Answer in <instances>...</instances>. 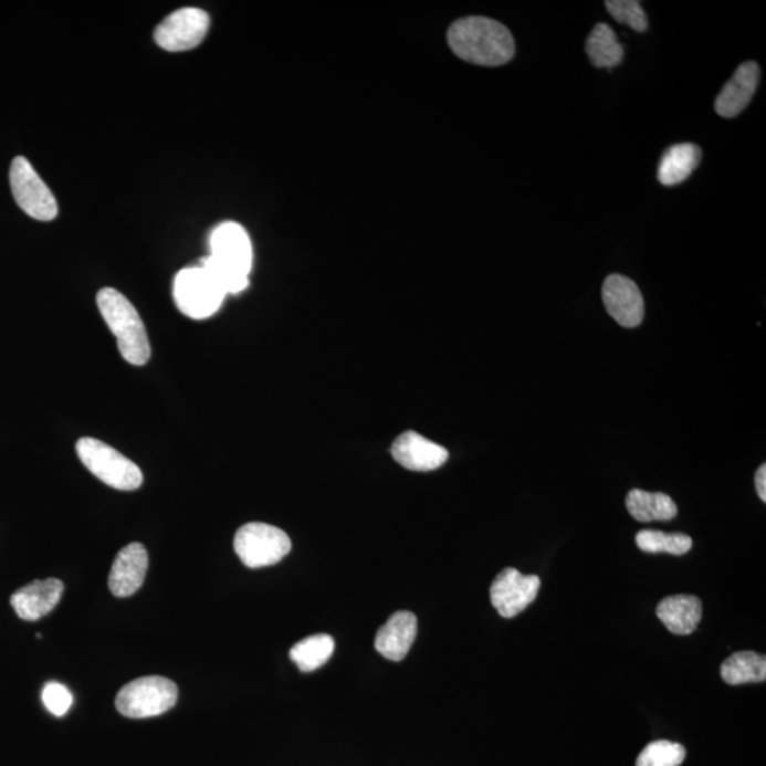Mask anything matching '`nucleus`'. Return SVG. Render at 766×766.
I'll use <instances>...</instances> for the list:
<instances>
[{
    "mask_svg": "<svg viewBox=\"0 0 766 766\" xmlns=\"http://www.w3.org/2000/svg\"><path fill=\"white\" fill-rule=\"evenodd\" d=\"M448 42L455 56L478 66L497 67L515 54L513 34L500 22L483 17L455 20L448 32Z\"/></svg>",
    "mask_w": 766,
    "mask_h": 766,
    "instance_id": "f257e3e1",
    "label": "nucleus"
},
{
    "mask_svg": "<svg viewBox=\"0 0 766 766\" xmlns=\"http://www.w3.org/2000/svg\"><path fill=\"white\" fill-rule=\"evenodd\" d=\"M253 249L246 229L237 222L220 224L210 237V255L202 264L217 277L227 294L249 287Z\"/></svg>",
    "mask_w": 766,
    "mask_h": 766,
    "instance_id": "f03ea898",
    "label": "nucleus"
},
{
    "mask_svg": "<svg viewBox=\"0 0 766 766\" xmlns=\"http://www.w3.org/2000/svg\"><path fill=\"white\" fill-rule=\"evenodd\" d=\"M97 305L105 324L117 338L123 358L135 367L147 364L151 358V344L134 304L117 290L105 287L97 294Z\"/></svg>",
    "mask_w": 766,
    "mask_h": 766,
    "instance_id": "7ed1b4c3",
    "label": "nucleus"
},
{
    "mask_svg": "<svg viewBox=\"0 0 766 766\" xmlns=\"http://www.w3.org/2000/svg\"><path fill=\"white\" fill-rule=\"evenodd\" d=\"M76 450L84 468L109 487L122 492H134L141 487V469L112 445L98 439L82 438Z\"/></svg>",
    "mask_w": 766,
    "mask_h": 766,
    "instance_id": "20e7f679",
    "label": "nucleus"
},
{
    "mask_svg": "<svg viewBox=\"0 0 766 766\" xmlns=\"http://www.w3.org/2000/svg\"><path fill=\"white\" fill-rule=\"evenodd\" d=\"M222 285L203 264L180 270L174 282V298L179 312L193 319L212 317L227 297Z\"/></svg>",
    "mask_w": 766,
    "mask_h": 766,
    "instance_id": "39448f33",
    "label": "nucleus"
},
{
    "mask_svg": "<svg viewBox=\"0 0 766 766\" xmlns=\"http://www.w3.org/2000/svg\"><path fill=\"white\" fill-rule=\"evenodd\" d=\"M177 701L178 688L172 680L149 675L124 685L115 699V707L124 717L151 718L172 710Z\"/></svg>",
    "mask_w": 766,
    "mask_h": 766,
    "instance_id": "423d86ee",
    "label": "nucleus"
},
{
    "mask_svg": "<svg viewBox=\"0 0 766 766\" xmlns=\"http://www.w3.org/2000/svg\"><path fill=\"white\" fill-rule=\"evenodd\" d=\"M292 549V541L283 529L264 523H249L239 528L234 550L248 568L272 567Z\"/></svg>",
    "mask_w": 766,
    "mask_h": 766,
    "instance_id": "0eeeda50",
    "label": "nucleus"
},
{
    "mask_svg": "<svg viewBox=\"0 0 766 766\" xmlns=\"http://www.w3.org/2000/svg\"><path fill=\"white\" fill-rule=\"evenodd\" d=\"M9 178L13 198L24 213L42 222L56 219L59 213L56 198L27 158L13 159Z\"/></svg>",
    "mask_w": 766,
    "mask_h": 766,
    "instance_id": "6e6552de",
    "label": "nucleus"
},
{
    "mask_svg": "<svg viewBox=\"0 0 766 766\" xmlns=\"http://www.w3.org/2000/svg\"><path fill=\"white\" fill-rule=\"evenodd\" d=\"M210 17L199 8L175 10L158 24L154 38L168 52H185L199 46L207 38Z\"/></svg>",
    "mask_w": 766,
    "mask_h": 766,
    "instance_id": "1a4fd4ad",
    "label": "nucleus"
},
{
    "mask_svg": "<svg viewBox=\"0 0 766 766\" xmlns=\"http://www.w3.org/2000/svg\"><path fill=\"white\" fill-rule=\"evenodd\" d=\"M539 587L541 579L537 575H524L515 568H505L495 577L490 598L497 612L503 618L511 619L534 602Z\"/></svg>",
    "mask_w": 766,
    "mask_h": 766,
    "instance_id": "9d476101",
    "label": "nucleus"
},
{
    "mask_svg": "<svg viewBox=\"0 0 766 766\" xmlns=\"http://www.w3.org/2000/svg\"><path fill=\"white\" fill-rule=\"evenodd\" d=\"M602 300L606 312L625 328H636L644 318V300L638 284L625 275L612 274L605 280Z\"/></svg>",
    "mask_w": 766,
    "mask_h": 766,
    "instance_id": "9b49d317",
    "label": "nucleus"
},
{
    "mask_svg": "<svg viewBox=\"0 0 766 766\" xmlns=\"http://www.w3.org/2000/svg\"><path fill=\"white\" fill-rule=\"evenodd\" d=\"M395 462L412 472H432L448 462V450L418 432H405L390 448Z\"/></svg>",
    "mask_w": 766,
    "mask_h": 766,
    "instance_id": "f8f14e48",
    "label": "nucleus"
},
{
    "mask_svg": "<svg viewBox=\"0 0 766 766\" xmlns=\"http://www.w3.org/2000/svg\"><path fill=\"white\" fill-rule=\"evenodd\" d=\"M148 550L143 544H128L114 559L108 587L117 598H128L143 587L148 570Z\"/></svg>",
    "mask_w": 766,
    "mask_h": 766,
    "instance_id": "ddd939ff",
    "label": "nucleus"
},
{
    "mask_svg": "<svg viewBox=\"0 0 766 766\" xmlns=\"http://www.w3.org/2000/svg\"><path fill=\"white\" fill-rule=\"evenodd\" d=\"M64 585L56 578L33 580L10 598V605L20 619L34 622L52 612L62 599Z\"/></svg>",
    "mask_w": 766,
    "mask_h": 766,
    "instance_id": "4468645a",
    "label": "nucleus"
},
{
    "mask_svg": "<svg viewBox=\"0 0 766 766\" xmlns=\"http://www.w3.org/2000/svg\"><path fill=\"white\" fill-rule=\"evenodd\" d=\"M418 619L408 610H399L378 630L375 649L385 659L400 662L407 658L410 648L417 639Z\"/></svg>",
    "mask_w": 766,
    "mask_h": 766,
    "instance_id": "2eb2a0df",
    "label": "nucleus"
},
{
    "mask_svg": "<svg viewBox=\"0 0 766 766\" xmlns=\"http://www.w3.org/2000/svg\"><path fill=\"white\" fill-rule=\"evenodd\" d=\"M758 82V64L755 62L741 64L733 78L724 85L717 99H715V112L724 118L737 117L753 99Z\"/></svg>",
    "mask_w": 766,
    "mask_h": 766,
    "instance_id": "dca6fc26",
    "label": "nucleus"
},
{
    "mask_svg": "<svg viewBox=\"0 0 766 766\" xmlns=\"http://www.w3.org/2000/svg\"><path fill=\"white\" fill-rule=\"evenodd\" d=\"M655 615L673 634L688 636L697 629L703 605L697 596H670L659 604Z\"/></svg>",
    "mask_w": 766,
    "mask_h": 766,
    "instance_id": "f3484780",
    "label": "nucleus"
},
{
    "mask_svg": "<svg viewBox=\"0 0 766 766\" xmlns=\"http://www.w3.org/2000/svg\"><path fill=\"white\" fill-rule=\"evenodd\" d=\"M701 161V149L694 144L670 147L660 159L658 178L664 187H675L694 172Z\"/></svg>",
    "mask_w": 766,
    "mask_h": 766,
    "instance_id": "a211bd4d",
    "label": "nucleus"
},
{
    "mask_svg": "<svg viewBox=\"0 0 766 766\" xmlns=\"http://www.w3.org/2000/svg\"><path fill=\"white\" fill-rule=\"evenodd\" d=\"M626 507H628L630 515L640 523L670 521L678 515V505L670 495L649 493L638 489L632 490L626 497Z\"/></svg>",
    "mask_w": 766,
    "mask_h": 766,
    "instance_id": "6ab92c4d",
    "label": "nucleus"
},
{
    "mask_svg": "<svg viewBox=\"0 0 766 766\" xmlns=\"http://www.w3.org/2000/svg\"><path fill=\"white\" fill-rule=\"evenodd\" d=\"M590 63L598 69H613L622 63L625 50L613 29L606 23L596 24L587 40Z\"/></svg>",
    "mask_w": 766,
    "mask_h": 766,
    "instance_id": "aec40b11",
    "label": "nucleus"
},
{
    "mask_svg": "<svg viewBox=\"0 0 766 766\" xmlns=\"http://www.w3.org/2000/svg\"><path fill=\"white\" fill-rule=\"evenodd\" d=\"M721 678L731 685L763 683L766 679L765 655L755 652L734 653L721 665Z\"/></svg>",
    "mask_w": 766,
    "mask_h": 766,
    "instance_id": "412c9836",
    "label": "nucleus"
},
{
    "mask_svg": "<svg viewBox=\"0 0 766 766\" xmlns=\"http://www.w3.org/2000/svg\"><path fill=\"white\" fill-rule=\"evenodd\" d=\"M335 649L334 639L329 634L308 636L293 646L290 650V659L304 673L314 672L322 668L332 658Z\"/></svg>",
    "mask_w": 766,
    "mask_h": 766,
    "instance_id": "4be33fe9",
    "label": "nucleus"
},
{
    "mask_svg": "<svg viewBox=\"0 0 766 766\" xmlns=\"http://www.w3.org/2000/svg\"><path fill=\"white\" fill-rule=\"evenodd\" d=\"M636 544L648 554L684 555L693 547V539L685 534H665L662 531L643 529L636 535Z\"/></svg>",
    "mask_w": 766,
    "mask_h": 766,
    "instance_id": "5701e85b",
    "label": "nucleus"
},
{
    "mask_svg": "<svg viewBox=\"0 0 766 766\" xmlns=\"http://www.w3.org/2000/svg\"><path fill=\"white\" fill-rule=\"evenodd\" d=\"M685 758L683 745L670 741H654L636 760V766H680Z\"/></svg>",
    "mask_w": 766,
    "mask_h": 766,
    "instance_id": "b1692460",
    "label": "nucleus"
},
{
    "mask_svg": "<svg viewBox=\"0 0 766 766\" xmlns=\"http://www.w3.org/2000/svg\"><path fill=\"white\" fill-rule=\"evenodd\" d=\"M606 9L612 14L616 22L632 28L636 32H646L649 27L642 3L638 0H608L605 2Z\"/></svg>",
    "mask_w": 766,
    "mask_h": 766,
    "instance_id": "393cba45",
    "label": "nucleus"
},
{
    "mask_svg": "<svg viewBox=\"0 0 766 766\" xmlns=\"http://www.w3.org/2000/svg\"><path fill=\"white\" fill-rule=\"evenodd\" d=\"M42 700L44 707L53 715H56V717H63L64 714H67L73 704V695L70 693V690L66 685L56 683V681L44 685Z\"/></svg>",
    "mask_w": 766,
    "mask_h": 766,
    "instance_id": "a878e982",
    "label": "nucleus"
},
{
    "mask_svg": "<svg viewBox=\"0 0 766 766\" xmlns=\"http://www.w3.org/2000/svg\"><path fill=\"white\" fill-rule=\"evenodd\" d=\"M755 487H757V493L763 502H766V465L763 464L758 469L757 475H755Z\"/></svg>",
    "mask_w": 766,
    "mask_h": 766,
    "instance_id": "bb28decb",
    "label": "nucleus"
}]
</instances>
